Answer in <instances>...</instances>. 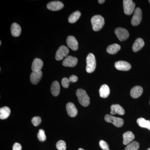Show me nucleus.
I'll list each match as a JSON object with an SVG mask.
<instances>
[{
  "instance_id": "33",
  "label": "nucleus",
  "mask_w": 150,
  "mask_h": 150,
  "mask_svg": "<svg viewBox=\"0 0 150 150\" xmlns=\"http://www.w3.org/2000/svg\"><path fill=\"white\" fill-rule=\"evenodd\" d=\"M22 146L20 144L18 143H15L13 146V150H21Z\"/></svg>"
},
{
  "instance_id": "8",
  "label": "nucleus",
  "mask_w": 150,
  "mask_h": 150,
  "mask_svg": "<svg viewBox=\"0 0 150 150\" xmlns=\"http://www.w3.org/2000/svg\"><path fill=\"white\" fill-rule=\"evenodd\" d=\"M115 35L120 41L126 40L129 36V33L127 30L122 28H117L115 30Z\"/></svg>"
},
{
  "instance_id": "27",
  "label": "nucleus",
  "mask_w": 150,
  "mask_h": 150,
  "mask_svg": "<svg viewBox=\"0 0 150 150\" xmlns=\"http://www.w3.org/2000/svg\"><path fill=\"white\" fill-rule=\"evenodd\" d=\"M139 147V144L138 142H133L127 145L125 150H138Z\"/></svg>"
},
{
  "instance_id": "6",
  "label": "nucleus",
  "mask_w": 150,
  "mask_h": 150,
  "mask_svg": "<svg viewBox=\"0 0 150 150\" xmlns=\"http://www.w3.org/2000/svg\"><path fill=\"white\" fill-rule=\"evenodd\" d=\"M142 18V12L140 8H137L134 11V16L131 21V23L134 26L140 24Z\"/></svg>"
},
{
  "instance_id": "17",
  "label": "nucleus",
  "mask_w": 150,
  "mask_h": 150,
  "mask_svg": "<svg viewBox=\"0 0 150 150\" xmlns=\"http://www.w3.org/2000/svg\"><path fill=\"white\" fill-rule=\"evenodd\" d=\"M135 139V136L131 131H127L123 134V144L128 145L133 142Z\"/></svg>"
},
{
  "instance_id": "20",
  "label": "nucleus",
  "mask_w": 150,
  "mask_h": 150,
  "mask_svg": "<svg viewBox=\"0 0 150 150\" xmlns=\"http://www.w3.org/2000/svg\"><path fill=\"white\" fill-rule=\"evenodd\" d=\"M21 32V27L18 23H14L11 26V33L14 37H18Z\"/></svg>"
},
{
  "instance_id": "30",
  "label": "nucleus",
  "mask_w": 150,
  "mask_h": 150,
  "mask_svg": "<svg viewBox=\"0 0 150 150\" xmlns=\"http://www.w3.org/2000/svg\"><path fill=\"white\" fill-rule=\"evenodd\" d=\"M31 122L34 126H38L41 123V118L39 116H35L32 118Z\"/></svg>"
},
{
  "instance_id": "29",
  "label": "nucleus",
  "mask_w": 150,
  "mask_h": 150,
  "mask_svg": "<svg viewBox=\"0 0 150 150\" xmlns=\"http://www.w3.org/2000/svg\"><path fill=\"white\" fill-rule=\"evenodd\" d=\"M56 148L58 150H66V143L63 140H60L57 142L56 144Z\"/></svg>"
},
{
  "instance_id": "25",
  "label": "nucleus",
  "mask_w": 150,
  "mask_h": 150,
  "mask_svg": "<svg viewBox=\"0 0 150 150\" xmlns=\"http://www.w3.org/2000/svg\"><path fill=\"white\" fill-rule=\"evenodd\" d=\"M137 123L140 127L146 128L150 131V121L146 120L144 118H140L137 119Z\"/></svg>"
},
{
  "instance_id": "4",
  "label": "nucleus",
  "mask_w": 150,
  "mask_h": 150,
  "mask_svg": "<svg viewBox=\"0 0 150 150\" xmlns=\"http://www.w3.org/2000/svg\"><path fill=\"white\" fill-rule=\"evenodd\" d=\"M105 120L108 123H112L117 127H122L124 124V121L122 118H118L108 114L105 116Z\"/></svg>"
},
{
  "instance_id": "21",
  "label": "nucleus",
  "mask_w": 150,
  "mask_h": 150,
  "mask_svg": "<svg viewBox=\"0 0 150 150\" xmlns=\"http://www.w3.org/2000/svg\"><path fill=\"white\" fill-rule=\"evenodd\" d=\"M110 93V88L106 84L103 85L99 90L100 96L103 98H106L109 96Z\"/></svg>"
},
{
  "instance_id": "34",
  "label": "nucleus",
  "mask_w": 150,
  "mask_h": 150,
  "mask_svg": "<svg viewBox=\"0 0 150 150\" xmlns=\"http://www.w3.org/2000/svg\"><path fill=\"white\" fill-rule=\"evenodd\" d=\"M70 81H71V82H76L78 81V78L77 76L75 75H71L69 77Z\"/></svg>"
},
{
  "instance_id": "39",
  "label": "nucleus",
  "mask_w": 150,
  "mask_h": 150,
  "mask_svg": "<svg viewBox=\"0 0 150 150\" xmlns=\"http://www.w3.org/2000/svg\"><path fill=\"white\" fill-rule=\"evenodd\" d=\"M149 1V2L150 4V0Z\"/></svg>"
},
{
  "instance_id": "9",
  "label": "nucleus",
  "mask_w": 150,
  "mask_h": 150,
  "mask_svg": "<svg viewBox=\"0 0 150 150\" xmlns=\"http://www.w3.org/2000/svg\"><path fill=\"white\" fill-rule=\"evenodd\" d=\"M78 59L76 57L71 56H68L65 58L62 63L64 67H73L77 65Z\"/></svg>"
},
{
  "instance_id": "1",
  "label": "nucleus",
  "mask_w": 150,
  "mask_h": 150,
  "mask_svg": "<svg viewBox=\"0 0 150 150\" xmlns=\"http://www.w3.org/2000/svg\"><path fill=\"white\" fill-rule=\"evenodd\" d=\"M79 102L82 106L87 107L90 104L89 97L86 92L83 89H78L76 92Z\"/></svg>"
},
{
  "instance_id": "10",
  "label": "nucleus",
  "mask_w": 150,
  "mask_h": 150,
  "mask_svg": "<svg viewBox=\"0 0 150 150\" xmlns=\"http://www.w3.org/2000/svg\"><path fill=\"white\" fill-rule=\"evenodd\" d=\"M64 7V4L59 1H53L50 2L47 5V8L52 11L60 10L62 9Z\"/></svg>"
},
{
  "instance_id": "24",
  "label": "nucleus",
  "mask_w": 150,
  "mask_h": 150,
  "mask_svg": "<svg viewBox=\"0 0 150 150\" xmlns=\"http://www.w3.org/2000/svg\"><path fill=\"white\" fill-rule=\"evenodd\" d=\"M121 49V46L118 44H112L108 47L106 51L108 54H116Z\"/></svg>"
},
{
  "instance_id": "2",
  "label": "nucleus",
  "mask_w": 150,
  "mask_h": 150,
  "mask_svg": "<svg viewBox=\"0 0 150 150\" xmlns=\"http://www.w3.org/2000/svg\"><path fill=\"white\" fill-rule=\"evenodd\" d=\"M91 22L94 31H99L104 25V19L101 16L97 15L92 17L91 19Z\"/></svg>"
},
{
  "instance_id": "19",
  "label": "nucleus",
  "mask_w": 150,
  "mask_h": 150,
  "mask_svg": "<svg viewBox=\"0 0 150 150\" xmlns=\"http://www.w3.org/2000/svg\"><path fill=\"white\" fill-rule=\"evenodd\" d=\"M144 42L143 39L141 38H138L133 44L132 49L134 52H137L140 51L144 46Z\"/></svg>"
},
{
  "instance_id": "12",
  "label": "nucleus",
  "mask_w": 150,
  "mask_h": 150,
  "mask_svg": "<svg viewBox=\"0 0 150 150\" xmlns=\"http://www.w3.org/2000/svg\"><path fill=\"white\" fill-rule=\"evenodd\" d=\"M67 45L73 51H76L79 48V43L77 40L74 36H69L67 40Z\"/></svg>"
},
{
  "instance_id": "31",
  "label": "nucleus",
  "mask_w": 150,
  "mask_h": 150,
  "mask_svg": "<svg viewBox=\"0 0 150 150\" xmlns=\"http://www.w3.org/2000/svg\"><path fill=\"white\" fill-rule=\"evenodd\" d=\"M99 145L103 150H110L108 144H107V142L103 140L100 141Z\"/></svg>"
},
{
  "instance_id": "13",
  "label": "nucleus",
  "mask_w": 150,
  "mask_h": 150,
  "mask_svg": "<svg viewBox=\"0 0 150 150\" xmlns=\"http://www.w3.org/2000/svg\"><path fill=\"white\" fill-rule=\"evenodd\" d=\"M66 109L68 115L70 117H74L78 114V110L76 108L72 103H69L66 105Z\"/></svg>"
},
{
  "instance_id": "28",
  "label": "nucleus",
  "mask_w": 150,
  "mask_h": 150,
  "mask_svg": "<svg viewBox=\"0 0 150 150\" xmlns=\"http://www.w3.org/2000/svg\"><path fill=\"white\" fill-rule=\"evenodd\" d=\"M37 137L38 139L40 142H43L46 141V137L44 130L42 129L39 130L38 133Z\"/></svg>"
},
{
  "instance_id": "22",
  "label": "nucleus",
  "mask_w": 150,
  "mask_h": 150,
  "mask_svg": "<svg viewBox=\"0 0 150 150\" xmlns=\"http://www.w3.org/2000/svg\"><path fill=\"white\" fill-rule=\"evenodd\" d=\"M51 93L54 96H57L59 94L60 92V86L57 81L53 82L51 86Z\"/></svg>"
},
{
  "instance_id": "38",
  "label": "nucleus",
  "mask_w": 150,
  "mask_h": 150,
  "mask_svg": "<svg viewBox=\"0 0 150 150\" xmlns=\"http://www.w3.org/2000/svg\"><path fill=\"white\" fill-rule=\"evenodd\" d=\"M147 150H150V148H149V149H148Z\"/></svg>"
},
{
  "instance_id": "32",
  "label": "nucleus",
  "mask_w": 150,
  "mask_h": 150,
  "mask_svg": "<svg viewBox=\"0 0 150 150\" xmlns=\"http://www.w3.org/2000/svg\"><path fill=\"white\" fill-rule=\"evenodd\" d=\"M71 82L69 79L67 78H64L62 80V85L64 88H68L69 86V83Z\"/></svg>"
},
{
  "instance_id": "18",
  "label": "nucleus",
  "mask_w": 150,
  "mask_h": 150,
  "mask_svg": "<svg viewBox=\"0 0 150 150\" xmlns=\"http://www.w3.org/2000/svg\"><path fill=\"white\" fill-rule=\"evenodd\" d=\"M143 92V89L140 86H136L131 89L130 94L133 98H137L142 95Z\"/></svg>"
},
{
  "instance_id": "15",
  "label": "nucleus",
  "mask_w": 150,
  "mask_h": 150,
  "mask_svg": "<svg viewBox=\"0 0 150 150\" xmlns=\"http://www.w3.org/2000/svg\"><path fill=\"white\" fill-rule=\"evenodd\" d=\"M110 114L111 115H115L118 114V115H123L125 114V110L119 104H113L110 107Z\"/></svg>"
},
{
  "instance_id": "3",
  "label": "nucleus",
  "mask_w": 150,
  "mask_h": 150,
  "mask_svg": "<svg viewBox=\"0 0 150 150\" xmlns=\"http://www.w3.org/2000/svg\"><path fill=\"white\" fill-rule=\"evenodd\" d=\"M86 71L87 72L91 73L94 71L96 68V60L92 53H90L88 55L86 58Z\"/></svg>"
},
{
  "instance_id": "16",
  "label": "nucleus",
  "mask_w": 150,
  "mask_h": 150,
  "mask_svg": "<svg viewBox=\"0 0 150 150\" xmlns=\"http://www.w3.org/2000/svg\"><path fill=\"white\" fill-rule=\"evenodd\" d=\"M43 63L41 59L36 58L33 60L31 66V70L33 72L41 71L43 67Z\"/></svg>"
},
{
  "instance_id": "37",
  "label": "nucleus",
  "mask_w": 150,
  "mask_h": 150,
  "mask_svg": "<svg viewBox=\"0 0 150 150\" xmlns=\"http://www.w3.org/2000/svg\"><path fill=\"white\" fill-rule=\"evenodd\" d=\"M0 45H1V41H0Z\"/></svg>"
},
{
  "instance_id": "40",
  "label": "nucleus",
  "mask_w": 150,
  "mask_h": 150,
  "mask_svg": "<svg viewBox=\"0 0 150 150\" xmlns=\"http://www.w3.org/2000/svg\"></svg>"
},
{
  "instance_id": "7",
  "label": "nucleus",
  "mask_w": 150,
  "mask_h": 150,
  "mask_svg": "<svg viewBox=\"0 0 150 150\" xmlns=\"http://www.w3.org/2000/svg\"><path fill=\"white\" fill-rule=\"evenodd\" d=\"M69 50L67 46H60L56 51V59L57 61H61L64 57H67L69 54Z\"/></svg>"
},
{
  "instance_id": "26",
  "label": "nucleus",
  "mask_w": 150,
  "mask_h": 150,
  "mask_svg": "<svg viewBox=\"0 0 150 150\" xmlns=\"http://www.w3.org/2000/svg\"><path fill=\"white\" fill-rule=\"evenodd\" d=\"M81 16L80 12L79 11H76L70 16L69 18H68V21H69L70 23H74L79 19Z\"/></svg>"
},
{
  "instance_id": "11",
  "label": "nucleus",
  "mask_w": 150,
  "mask_h": 150,
  "mask_svg": "<svg viewBox=\"0 0 150 150\" xmlns=\"http://www.w3.org/2000/svg\"><path fill=\"white\" fill-rule=\"evenodd\" d=\"M115 67L117 69L122 71H128L131 69V65L125 61H118L115 62Z\"/></svg>"
},
{
  "instance_id": "5",
  "label": "nucleus",
  "mask_w": 150,
  "mask_h": 150,
  "mask_svg": "<svg viewBox=\"0 0 150 150\" xmlns=\"http://www.w3.org/2000/svg\"><path fill=\"white\" fill-rule=\"evenodd\" d=\"M123 6L124 13L127 15H130L134 12L136 5L131 0H124Z\"/></svg>"
},
{
  "instance_id": "36",
  "label": "nucleus",
  "mask_w": 150,
  "mask_h": 150,
  "mask_svg": "<svg viewBox=\"0 0 150 150\" xmlns=\"http://www.w3.org/2000/svg\"><path fill=\"white\" fill-rule=\"evenodd\" d=\"M85 150L84 149H82V148H80V149H79V150Z\"/></svg>"
},
{
  "instance_id": "35",
  "label": "nucleus",
  "mask_w": 150,
  "mask_h": 150,
  "mask_svg": "<svg viewBox=\"0 0 150 150\" xmlns=\"http://www.w3.org/2000/svg\"><path fill=\"white\" fill-rule=\"evenodd\" d=\"M105 1V0H99V1H98V3L100 4H103V3H104Z\"/></svg>"
},
{
  "instance_id": "23",
  "label": "nucleus",
  "mask_w": 150,
  "mask_h": 150,
  "mask_svg": "<svg viewBox=\"0 0 150 150\" xmlns=\"http://www.w3.org/2000/svg\"><path fill=\"white\" fill-rule=\"evenodd\" d=\"M11 113V110L9 108L4 106L1 108L0 109V119L2 120L7 119Z\"/></svg>"
},
{
  "instance_id": "14",
  "label": "nucleus",
  "mask_w": 150,
  "mask_h": 150,
  "mask_svg": "<svg viewBox=\"0 0 150 150\" xmlns=\"http://www.w3.org/2000/svg\"><path fill=\"white\" fill-rule=\"evenodd\" d=\"M42 74H43L41 71L32 72L30 76V81L31 83L34 85L37 84L41 79Z\"/></svg>"
}]
</instances>
